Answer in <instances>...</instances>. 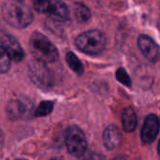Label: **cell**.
Listing matches in <instances>:
<instances>
[{"mask_svg":"<svg viewBox=\"0 0 160 160\" xmlns=\"http://www.w3.org/2000/svg\"><path fill=\"white\" fill-rule=\"evenodd\" d=\"M2 17L12 27L22 29L31 24L34 15L30 8L19 0H9L2 6Z\"/></svg>","mask_w":160,"mask_h":160,"instance_id":"obj_1","label":"cell"},{"mask_svg":"<svg viewBox=\"0 0 160 160\" xmlns=\"http://www.w3.org/2000/svg\"><path fill=\"white\" fill-rule=\"evenodd\" d=\"M29 49L36 60L42 63H52L58 59V51L53 43L43 34L34 32L29 40Z\"/></svg>","mask_w":160,"mask_h":160,"instance_id":"obj_2","label":"cell"},{"mask_svg":"<svg viewBox=\"0 0 160 160\" xmlns=\"http://www.w3.org/2000/svg\"><path fill=\"white\" fill-rule=\"evenodd\" d=\"M105 35L98 30H89L79 35L75 40L77 48L84 53L96 55L100 53L106 47Z\"/></svg>","mask_w":160,"mask_h":160,"instance_id":"obj_3","label":"cell"},{"mask_svg":"<svg viewBox=\"0 0 160 160\" xmlns=\"http://www.w3.org/2000/svg\"><path fill=\"white\" fill-rule=\"evenodd\" d=\"M65 142L68 153L74 157H81L86 152L87 140L83 131L77 126L68 128L65 136Z\"/></svg>","mask_w":160,"mask_h":160,"instance_id":"obj_4","label":"cell"},{"mask_svg":"<svg viewBox=\"0 0 160 160\" xmlns=\"http://www.w3.org/2000/svg\"><path fill=\"white\" fill-rule=\"evenodd\" d=\"M0 46L9 54L11 60L18 63L24 58V52L19 41L5 31H0Z\"/></svg>","mask_w":160,"mask_h":160,"instance_id":"obj_5","label":"cell"},{"mask_svg":"<svg viewBox=\"0 0 160 160\" xmlns=\"http://www.w3.org/2000/svg\"><path fill=\"white\" fill-rule=\"evenodd\" d=\"M160 123L159 119L157 115L155 114H150L146 117L143 127L142 128V132H141V138L142 142L144 143H152L158 132H159Z\"/></svg>","mask_w":160,"mask_h":160,"instance_id":"obj_6","label":"cell"},{"mask_svg":"<svg viewBox=\"0 0 160 160\" xmlns=\"http://www.w3.org/2000/svg\"><path fill=\"white\" fill-rule=\"evenodd\" d=\"M138 46L142 54L151 62L160 59V47L148 36L142 35L138 38Z\"/></svg>","mask_w":160,"mask_h":160,"instance_id":"obj_7","label":"cell"},{"mask_svg":"<svg viewBox=\"0 0 160 160\" xmlns=\"http://www.w3.org/2000/svg\"><path fill=\"white\" fill-rule=\"evenodd\" d=\"M29 68L31 77L36 82L37 84H42L47 86L51 83V74L49 69L45 66V63L36 60Z\"/></svg>","mask_w":160,"mask_h":160,"instance_id":"obj_8","label":"cell"},{"mask_svg":"<svg viewBox=\"0 0 160 160\" xmlns=\"http://www.w3.org/2000/svg\"><path fill=\"white\" fill-rule=\"evenodd\" d=\"M47 13L54 22H65L69 16L68 6L61 0H51Z\"/></svg>","mask_w":160,"mask_h":160,"instance_id":"obj_9","label":"cell"},{"mask_svg":"<svg viewBox=\"0 0 160 160\" xmlns=\"http://www.w3.org/2000/svg\"><path fill=\"white\" fill-rule=\"evenodd\" d=\"M122 140V135L119 128L115 126H109L103 133V143L109 150L116 148Z\"/></svg>","mask_w":160,"mask_h":160,"instance_id":"obj_10","label":"cell"},{"mask_svg":"<svg viewBox=\"0 0 160 160\" xmlns=\"http://www.w3.org/2000/svg\"><path fill=\"white\" fill-rule=\"evenodd\" d=\"M137 115L132 108H127L122 114V124L123 128L126 132H133L137 128Z\"/></svg>","mask_w":160,"mask_h":160,"instance_id":"obj_11","label":"cell"},{"mask_svg":"<svg viewBox=\"0 0 160 160\" xmlns=\"http://www.w3.org/2000/svg\"><path fill=\"white\" fill-rule=\"evenodd\" d=\"M7 113L11 119H18L25 113V106L19 100H12L7 106Z\"/></svg>","mask_w":160,"mask_h":160,"instance_id":"obj_12","label":"cell"},{"mask_svg":"<svg viewBox=\"0 0 160 160\" xmlns=\"http://www.w3.org/2000/svg\"><path fill=\"white\" fill-rule=\"evenodd\" d=\"M66 61L68 63V65L69 66V68L78 75H82L84 71L83 68V65L82 63L80 61V59L77 57L76 54H74L72 52H68L66 54Z\"/></svg>","mask_w":160,"mask_h":160,"instance_id":"obj_13","label":"cell"},{"mask_svg":"<svg viewBox=\"0 0 160 160\" xmlns=\"http://www.w3.org/2000/svg\"><path fill=\"white\" fill-rule=\"evenodd\" d=\"M74 15L79 22H85L90 19L91 11L84 4L76 3L74 7Z\"/></svg>","mask_w":160,"mask_h":160,"instance_id":"obj_14","label":"cell"},{"mask_svg":"<svg viewBox=\"0 0 160 160\" xmlns=\"http://www.w3.org/2000/svg\"><path fill=\"white\" fill-rule=\"evenodd\" d=\"M53 110V103L52 101H42L39 103L35 111L34 115L36 117H44L49 115Z\"/></svg>","mask_w":160,"mask_h":160,"instance_id":"obj_15","label":"cell"},{"mask_svg":"<svg viewBox=\"0 0 160 160\" xmlns=\"http://www.w3.org/2000/svg\"><path fill=\"white\" fill-rule=\"evenodd\" d=\"M11 65V58L9 54L0 46V72L7 73Z\"/></svg>","mask_w":160,"mask_h":160,"instance_id":"obj_16","label":"cell"},{"mask_svg":"<svg viewBox=\"0 0 160 160\" xmlns=\"http://www.w3.org/2000/svg\"><path fill=\"white\" fill-rule=\"evenodd\" d=\"M115 77H116V79H117L121 83H123L124 85H126V86H128V87H130V86H131V84H132L131 79L129 78V76H128V72L126 71L125 68H119L117 69L116 73H115Z\"/></svg>","mask_w":160,"mask_h":160,"instance_id":"obj_17","label":"cell"},{"mask_svg":"<svg viewBox=\"0 0 160 160\" xmlns=\"http://www.w3.org/2000/svg\"><path fill=\"white\" fill-rule=\"evenodd\" d=\"M51 0H33L34 8L39 13H45L48 11Z\"/></svg>","mask_w":160,"mask_h":160,"instance_id":"obj_18","label":"cell"},{"mask_svg":"<svg viewBox=\"0 0 160 160\" xmlns=\"http://www.w3.org/2000/svg\"><path fill=\"white\" fill-rule=\"evenodd\" d=\"M78 160H103V157L97 155V154H93V153H90V154L84 153L83 155L79 157Z\"/></svg>","mask_w":160,"mask_h":160,"instance_id":"obj_19","label":"cell"},{"mask_svg":"<svg viewBox=\"0 0 160 160\" xmlns=\"http://www.w3.org/2000/svg\"><path fill=\"white\" fill-rule=\"evenodd\" d=\"M112 160H128V159H127V158H125V157H117V158H113Z\"/></svg>","mask_w":160,"mask_h":160,"instance_id":"obj_20","label":"cell"},{"mask_svg":"<svg viewBox=\"0 0 160 160\" xmlns=\"http://www.w3.org/2000/svg\"><path fill=\"white\" fill-rule=\"evenodd\" d=\"M51 160H64L62 158H59V157H57V158H52Z\"/></svg>","mask_w":160,"mask_h":160,"instance_id":"obj_21","label":"cell"},{"mask_svg":"<svg viewBox=\"0 0 160 160\" xmlns=\"http://www.w3.org/2000/svg\"><path fill=\"white\" fill-rule=\"evenodd\" d=\"M158 154H159V157H160V141H159V143H158Z\"/></svg>","mask_w":160,"mask_h":160,"instance_id":"obj_22","label":"cell"},{"mask_svg":"<svg viewBox=\"0 0 160 160\" xmlns=\"http://www.w3.org/2000/svg\"><path fill=\"white\" fill-rule=\"evenodd\" d=\"M19 1H22V0H19Z\"/></svg>","mask_w":160,"mask_h":160,"instance_id":"obj_23","label":"cell"},{"mask_svg":"<svg viewBox=\"0 0 160 160\" xmlns=\"http://www.w3.org/2000/svg\"><path fill=\"white\" fill-rule=\"evenodd\" d=\"M19 160H22V159H19Z\"/></svg>","mask_w":160,"mask_h":160,"instance_id":"obj_24","label":"cell"}]
</instances>
